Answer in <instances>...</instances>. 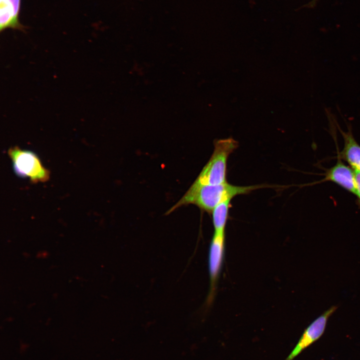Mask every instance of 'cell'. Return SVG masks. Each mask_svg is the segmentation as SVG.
Masks as SVG:
<instances>
[{
	"label": "cell",
	"instance_id": "cell-1",
	"mask_svg": "<svg viewBox=\"0 0 360 360\" xmlns=\"http://www.w3.org/2000/svg\"><path fill=\"white\" fill-rule=\"evenodd\" d=\"M264 185L237 186L225 182L216 185L192 184L184 196L167 212H172L184 205L193 204L208 212H212L220 203L239 195L264 188Z\"/></svg>",
	"mask_w": 360,
	"mask_h": 360
},
{
	"label": "cell",
	"instance_id": "cell-2",
	"mask_svg": "<svg viewBox=\"0 0 360 360\" xmlns=\"http://www.w3.org/2000/svg\"><path fill=\"white\" fill-rule=\"evenodd\" d=\"M213 154L192 184L195 185H216L226 182L227 160L238 146L232 138L216 140Z\"/></svg>",
	"mask_w": 360,
	"mask_h": 360
},
{
	"label": "cell",
	"instance_id": "cell-3",
	"mask_svg": "<svg viewBox=\"0 0 360 360\" xmlns=\"http://www.w3.org/2000/svg\"><path fill=\"white\" fill-rule=\"evenodd\" d=\"M14 170L19 176L29 178L32 181H44L48 179V171L42 165L40 160L33 152L18 148L9 150Z\"/></svg>",
	"mask_w": 360,
	"mask_h": 360
},
{
	"label": "cell",
	"instance_id": "cell-4",
	"mask_svg": "<svg viewBox=\"0 0 360 360\" xmlns=\"http://www.w3.org/2000/svg\"><path fill=\"white\" fill-rule=\"evenodd\" d=\"M225 250V232H214L208 252V271L210 286L207 299L208 304L213 301L218 278L222 269Z\"/></svg>",
	"mask_w": 360,
	"mask_h": 360
},
{
	"label": "cell",
	"instance_id": "cell-5",
	"mask_svg": "<svg viewBox=\"0 0 360 360\" xmlns=\"http://www.w3.org/2000/svg\"><path fill=\"white\" fill-rule=\"evenodd\" d=\"M336 308V306L330 307L315 319L304 330L297 344L286 360H292L321 338L324 332L329 318Z\"/></svg>",
	"mask_w": 360,
	"mask_h": 360
},
{
	"label": "cell",
	"instance_id": "cell-6",
	"mask_svg": "<svg viewBox=\"0 0 360 360\" xmlns=\"http://www.w3.org/2000/svg\"><path fill=\"white\" fill-rule=\"evenodd\" d=\"M324 180L334 182L348 191L356 194L354 170L340 160L328 170Z\"/></svg>",
	"mask_w": 360,
	"mask_h": 360
},
{
	"label": "cell",
	"instance_id": "cell-7",
	"mask_svg": "<svg viewBox=\"0 0 360 360\" xmlns=\"http://www.w3.org/2000/svg\"><path fill=\"white\" fill-rule=\"evenodd\" d=\"M21 0H0V30L22 29L18 20Z\"/></svg>",
	"mask_w": 360,
	"mask_h": 360
},
{
	"label": "cell",
	"instance_id": "cell-8",
	"mask_svg": "<svg viewBox=\"0 0 360 360\" xmlns=\"http://www.w3.org/2000/svg\"><path fill=\"white\" fill-rule=\"evenodd\" d=\"M344 140V146L340 156L354 170L360 171V146L354 139L351 128L347 132L340 129Z\"/></svg>",
	"mask_w": 360,
	"mask_h": 360
},
{
	"label": "cell",
	"instance_id": "cell-9",
	"mask_svg": "<svg viewBox=\"0 0 360 360\" xmlns=\"http://www.w3.org/2000/svg\"><path fill=\"white\" fill-rule=\"evenodd\" d=\"M231 200L223 202L216 206L212 211V222L216 232H225Z\"/></svg>",
	"mask_w": 360,
	"mask_h": 360
},
{
	"label": "cell",
	"instance_id": "cell-10",
	"mask_svg": "<svg viewBox=\"0 0 360 360\" xmlns=\"http://www.w3.org/2000/svg\"><path fill=\"white\" fill-rule=\"evenodd\" d=\"M356 184V194L358 197V203L360 208V171L354 170Z\"/></svg>",
	"mask_w": 360,
	"mask_h": 360
},
{
	"label": "cell",
	"instance_id": "cell-11",
	"mask_svg": "<svg viewBox=\"0 0 360 360\" xmlns=\"http://www.w3.org/2000/svg\"><path fill=\"white\" fill-rule=\"evenodd\" d=\"M318 0H312L310 1L308 4L304 6V7H308V8H314L316 6V4L318 2Z\"/></svg>",
	"mask_w": 360,
	"mask_h": 360
}]
</instances>
